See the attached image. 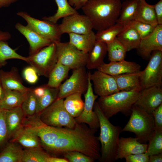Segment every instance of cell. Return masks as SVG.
<instances>
[{
	"instance_id": "26",
	"label": "cell",
	"mask_w": 162,
	"mask_h": 162,
	"mask_svg": "<svg viewBox=\"0 0 162 162\" xmlns=\"http://www.w3.org/2000/svg\"><path fill=\"white\" fill-rule=\"evenodd\" d=\"M68 34L69 42L78 50L86 53L92 50L96 41L95 34L93 31L88 34L70 33Z\"/></svg>"
},
{
	"instance_id": "14",
	"label": "cell",
	"mask_w": 162,
	"mask_h": 162,
	"mask_svg": "<svg viewBox=\"0 0 162 162\" xmlns=\"http://www.w3.org/2000/svg\"><path fill=\"white\" fill-rule=\"evenodd\" d=\"M162 104L161 86H155L142 89L134 105L152 114Z\"/></svg>"
},
{
	"instance_id": "13",
	"label": "cell",
	"mask_w": 162,
	"mask_h": 162,
	"mask_svg": "<svg viewBox=\"0 0 162 162\" xmlns=\"http://www.w3.org/2000/svg\"><path fill=\"white\" fill-rule=\"evenodd\" d=\"M58 26L62 34H88L91 32L93 29L92 23L88 17L84 14L80 15L78 13L64 17Z\"/></svg>"
},
{
	"instance_id": "45",
	"label": "cell",
	"mask_w": 162,
	"mask_h": 162,
	"mask_svg": "<svg viewBox=\"0 0 162 162\" xmlns=\"http://www.w3.org/2000/svg\"><path fill=\"white\" fill-rule=\"evenodd\" d=\"M23 75L25 80L31 84H35L38 80V74L35 69L31 66L23 70Z\"/></svg>"
},
{
	"instance_id": "48",
	"label": "cell",
	"mask_w": 162,
	"mask_h": 162,
	"mask_svg": "<svg viewBox=\"0 0 162 162\" xmlns=\"http://www.w3.org/2000/svg\"><path fill=\"white\" fill-rule=\"evenodd\" d=\"M158 25H162V0L153 5Z\"/></svg>"
},
{
	"instance_id": "46",
	"label": "cell",
	"mask_w": 162,
	"mask_h": 162,
	"mask_svg": "<svg viewBox=\"0 0 162 162\" xmlns=\"http://www.w3.org/2000/svg\"><path fill=\"white\" fill-rule=\"evenodd\" d=\"M155 126V130H162V104L152 112Z\"/></svg>"
},
{
	"instance_id": "17",
	"label": "cell",
	"mask_w": 162,
	"mask_h": 162,
	"mask_svg": "<svg viewBox=\"0 0 162 162\" xmlns=\"http://www.w3.org/2000/svg\"><path fill=\"white\" fill-rule=\"evenodd\" d=\"M15 28L25 37L28 42L29 56L35 54L52 43L50 40L32 30L27 25L25 26L18 22L16 24Z\"/></svg>"
},
{
	"instance_id": "33",
	"label": "cell",
	"mask_w": 162,
	"mask_h": 162,
	"mask_svg": "<svg viewBox=\"0 0 162 162\" xmlns=\"http://www.w3.org/2000/svg\"><path fill=\"white\" fill-rule=\"evenodd\" d=\"M70 70L68 67L57 62L49 76L47 85L50 87L58 88L62 82L68 76Z\"/></svg>"
},
{
	"instance_id": "32",
	"label": "cell",
	"mask_w": 162,
	"mask_h": 162,
	"mask_svg": "<svg viewBox=\"0 0 162 162\" xmlns=\"http://www.w3.org/2000/svg\"><path fill=\"white\" fill-rule=\"evenodd\" d=\"M82 94L76 93L68 96L64 100V107L69 114L74 118L79 116L83 110L84 103Z\"/></svg>"
},
{
	"instance_id": "21",
	"label": "cell",
	"mask_w": 162,
	"mask_h": 162,
	"mask_svg": "<svg viewBox=\"0 0 162 162\" xmlns=\"http://www.w3.org/2000/svg\"><path fill=\"white\" fill-rule=\"evenodd\" d=\"M12 138V141L17 142L26 148L41 147V146L36 131L22 124Z\"/></svg>"
},
{
	"instance_id": "39",
	"label": "cell",
	"mask_w": 162,
	"mask_h": 162,
	"mask_svg": "<svg viewBox=\"0 0 162 162\" xmlns=\"http://www.w3.org/2000/svg\"><path fill=\"white\" fill-rule=\"evenodd\" d=\"M58 92V88L50 87L46 84L44 94L40 97L38 98L36 113H39L56 99Z\"/></svg>"
},
{
	"instance_id": "7",
	"label": "cell",
	"mask_w": 162,
	"mask_h": 162,
	"mask_svg": "<svg viewBox=\"0 0 162 162\" xmlns=\"http://www.w3.org/2000/svg\"><path fill=\"white\" fill-rule=\"evenodd\" d=\"M28 57L27 63L35 69L38 75L48 77L57 63L56 43L52 42Z\"/></svg>"
},
{
	"instance_id": "37",
	"label": "cell",
	"mask_w": 162,
	"mask_h": 162,
	"mask_svg": "<svg viewBox=\"0 0 162 162\" xmlns=\"http://www.w3.org/2000/svg\"><path fill=\"white\" fill-rule=\"evenodd\" d=\"M106 44L108 59L110 62L124 60L127 51L116 38L112 41Z\"/></svg>"
},
{
	"instance_id": "3",
	"label": "cell",
	"mask_w": 162,
	"mask_h": 162,
	"mask_svg": "<svg viewBox=\"0 0 162 162\" xmlns=\"http://www.w3.org/2000/svg\"><path fill=\"white\" fill-rule=\"evenodd\" d=\"M93 110L98 118L100 134L98 137L100 143L101 162L115 161L119 136L122 129L119 126L112 124L104 114L97 101H95Z\"/></svg>"
},
{
	"instance_id": "57",
	"label": "cell",
	"mask_w": 162,
	"mask_h": 162,
	"mask_svg": "<svg viewBox=\"0 0 162 162\" xmlns=\"http://www.w3.org/2000/svg\"><path fill=\"white\" fill-rule=\"evenodd\" d=\"M125 0V1H127V0Z\"/></svg>"
},
{
	"instance_id": "56",
	"label": "cell",
	"mask_w": 162,
	"mask_h": 162,
	"mask_svg": "<svg viewBox=\"0 0 162 162\" xmlns=\"http://www.w3.org/2000/svg\"><path fill=\"white\" fill-rule=\"evenodd\" d=\"M139 1H144V0H138Z\"/></svg>"
},
{
	"instance_id": "8",
	"label": "cell",
	"mask_w": 162,
	"mask_h": 162,
	"mask_svg": "<svg viewBox=\"0 0 162 162\" xmlns=\"http://www.w3.org/2000/svg\"><path fill=\"white\" fill-rule=\"evenodd\" d=\"M57 62L65 65L70 70L85 67L88 53L78 50L69 42L56 43Z\"/></svg>"
},
{
	"instance_id": "24",
	"label": "cell",
	"mask_w": 162,
	"mask_h": 162,
	"mask_svg": "<svg viewBox=\"0 0 162 162\" xmlns=\"http://www.w3.org/2000/svg\"><path fill=\"white\" fill-rule=\"evenodd\" d=\"M116 38L124 46L127 52L137 49L141 39L136 30L128 25L124 26L123 29L117 35Z\"/></svg>"
},
{
	"instance_id": "16",
	"label": "cell",
	"mask_w": 162,
	"mask_h": 162,
	"mask_svg": "<svg viewBox=\"0 0 162 162\" xmlns=\"http://www.w3.org/2000/svg\"><path fill=\"white\" fill-rule=\"evenodd\" d=\"M137 50V54L143 59L149 60L152 52L162 51V25H158L148 36L141 38Z\"/></svg>"
},
{
	"instance_id": "30",
	"label": "cell",
	"mask_w": 162,
	"mask_h": 162,
	"mask_svg": "<svg viewBox=\"0 0 162 162\" xmlns=\"http://www.w3.org/2000/svg\"><path fill=\"white\" fill-rule=\"evenodd\" d=\"M4 90V96L0 104V108L5 110H9L21 106L28 92L9 89Z\"/></svg>"
},
{
	"instance_id": "23",
	"label": "cell",
	"mask_w": 162,
	"mask_h": 162,
	"mask_svg": "<svg viewBox=\"0 0 162 162\" xmlns=\"http://www.w3.org/2000/svg\"><path fill=\"white\" fill-rule=\"evenodd\" d=\"M142 71L127 73L113 76L120 91H129L134 90H140L142 87L140 77Z\"/></svg>"
},
{
	"instance_id": "42",
	"label": "cell",
	"mask_w": 162,
	"mask_h": 162,
	"mask_svg": "<svg viewBox=\"0 0 162 162\" xmlns=\"http://www.w3.org/2000/svg\"><path fill=\"white\" fill-rule=\"evenodd\" d=\"M9 139L5 118V110L0 108V152Z\"/></svg>"
},
{
	"instance_id": "51",
	"label": "cell",
	"mask_w": 162,
	"mask_h": 162,
	"mask_svg": "<svg viewBox=\"0 0 162 162\" xmlns=\"http://www.w3.org/2000/svg\"><path fill=\"white\" fill-rule=\"evenodd\" d=\"M11 38V35L9 32L0 30V40L7 41Z\"/></svg>"
},
{
	"instance_id": "27",
	"label": "cell",
	"mask_w": 162,
	"mask_h": 162,
	"mask_svg": "<svg viewBox=\"0 0 162 162\" xmlns=\"http://www.w3.org/2000/svg\"><path fill=\"white\" fill-rule=\"evenodd\" d=\"M140 2L138 0H129L125 1L122 3L119 16L116 23L124 26L135 20Z\"/></svg>"
},
{
	"instance_id": "29",
	"label": "cell",
	"mask_w": 162,
	"mask_h": 162,
	"mask_svg": "<svg viewBox=\"0 0 162 162\" xmlns=\"http://www.w3.org/2000/svg\"><path fill=\"white\" fill-rule=\"evenodd\" d=\"M135 20L150 25L155 27L158 25L153 5L145 1H140Z\"/></svg>"
},
{
	"instance_id": "35",
	"label": "cell",
	"mask_w": 162,
	"mask_h": 162,
	"mask_svg": "<svg viewBox=\"0 0 162 162\" xmlns=\"http://www.w3.org/2000/svg\"><path fill=\"white\" fill-rule=\"evenodd\" d=\"M21 60L27 62L28 57L18 54L15 50L12 49L6 41L0 40V68L4 66L7 61L10 59Z\"/></svg>"
},
{
	"instance_id": "19",
	"label": "cell",
	"mask_w": 162,
	"mask_h": 162,
	"mask_svg": "<svg viewBox=\"0 0 162 162\" xmlns=\"http://www.w3.org/2000/svg\"><path fill=\"white\" fill-rule=\"evenodd\" d=\"M141 66L134 62L125 60L118 62H110L103 63L98 70L112 76L140 71Z\"/></svg>"
},
{
	"instance_id": "53",
	"label": "cell",
	"mask_w": 162,
	"mask_h": 162,
	"mask_svg": "<svg viewBox=\"0 0 162 162\" xmlns=\"http://www.w3.org/2000/svg\"><path fill=\"white\" fill-rule=\"evenodd\" d=\"M47 162H68L65 158H61L50 156L48 158Z\"/></svg>"
},
{
	"instance_id": "12",
	"label": "cell",
	"mask_w": 162,
	"mask_h": 162,
	"mask_svg": "<svg viewBox=\"0 0 162 162\" xmlns=\"http://www.w3.org/2000/svg\"><path fill=\"white\" fill-rule=\"evenodd\" d=\"M90 72H88V86L86 92L84 94L85 101L83 110L81 114L74 118L76 123L86 124L90 128L98 130L100 128L99 121L93 110V106L98 96L94 93L90 77Z\"/></svg>"
},
{
	"instance_id": "25",
	"label": "cell",
	"mask_w": 162,
	"mask_h": 162,
	"mask_svg": "<svg viewBox=\"0 0 162 162\" xmlns=\"http://www.w3.org/2000/svg\"><path fill=\"white\" fill-rule=\"evenodd\" d=\"M107 53L106 44L96 41L92 50L88 53L86 68L88 70L97 69L104 63V59Z\"/></svg>"
},
{
	"instance_id": "15",
	"label": "cell",
	"mask_w": 162,
	"mask_h": 162,
	"mask_svg": "<svg viewBox=\"0 0 162 162\" xmlns=\"http://www.w3.org/2000/svg\"><path fill=\"white\" fill-rule=\"evenodd\" d=\"M90 77L94 92L98 96H108L120 91L113 76L97 70L90 73Z\"/></svg>"
},
{
	"instance_id": "4",
	"label": "cell",
	"mask_w": 162,
	"mask_h": 162,
	"mask_svg": "<svg viewBox=\"0 0 162 162\" xmlns=\"http://www.w3.org/2000/svg\"><path fill=\"white\" fill-rule=\"evenodd\" d=\"M140 90L119 91L112 94L100 97L97 102L104 115L108 119L120 112L130 115L132 106L136 102Z\"/></svg>"
},
{
	"instance_id": "1",
	"label": "cell",
	"mask_w": 162,
	"mask_h": 162,
	"mask_svg": "<svg viewBox=\"0 0 162 162\" xmlns=\"http://www.w3.org/2000/svg\"><path fill=\"white\" fill-rule=\"evenodd\" d=\"M97 130L92 129L84 123H76L73 128L65 127L62 134L47 150L55 154H63L68 151H77L99 160L100 145L95 135Z\"/></svg>"
},
{
	"instance_id": "50",
	"label": "cell",
	"mask_w": 162,
	"mask_h": 162,
	"mask_svg": "<svg viewBox=\"0 0 162 162\" xmlns=\"http://www.w3.org/2000/svg\"><path fill=\"white\" fill-rule=\"evenodd\" d=\"M162 153L149 156V162H162Z\"/></svg>"
},
{
	"instance_id": "28",
	"label": "cell",
	"mask_w": 162,
	"mask_h": 162,
	"mask_svg": "<svg viewBox=\"0 0 162 162\" xmlns=\"http://www.w3.org/2000/svg\"><path fill=\"white\" fill-rule=\"evenodd\" d=\"M24 115L21 106L5 110V120L9 139L22 125Z\"/></svg>"
},
{
	"instance_id": "22",
	"label": "cell",
	"mask_w": 162,
	"mask_h": 162,
	"mask_svg": "<svg viewBox=\"0 0 162 162\" xmlns=\"http://www.w3.org/2000/svg\"><path fill=\"white\" fill-rule=\"evenodd\" d=\"M0 79L4 89L27 92L32 89L23 84L22 79L16 68L13 67L9 71L0 70Z\"/></svg>"
},
{
	"instance_id": "34",
	"label": "cell",
	"mask_w": 162,
	"mask_h": 162,
	"mask_svg": "<svg viewBox=\"0 0 162 162\" xmlns=\"http://www.w3.org/2000/svg\"><path fill=\"white\" fill-rule=\"evenodd\" d=\"M58 7L56 13L48 17L42 19L53 24H57L58 20L69 15L78 13L76 10L69 4L68 0H55Z\"/></svg>"
},
{
	"instance_id": "10",
	"label": "cell",
	"mask_w": 162,
	"mask_h": 162,
	"mask_svg": "<svg viewBox=\"0 0 162 162\" xmlns=\"http://www.w3.org/2000/svg\"><path fill=\"white\" fill-rule=\"evenodd\" d=\"M88 86V75L85 67L73 70L72 75L58 88V99H64L71 94H84Z\"/></svg>"
},
{
	"instance_id": "2",
	"label": "cell",
	"mask_w": 162,
	"mask_h": 162,
	"mask_svg": "<svg viewBox=\"0 0 162 162\" xmlns=\"http://www.w3.org/2000/svg\"><path fill=\"white\" fill-rule=\"evenodd\" d=\"M121 4V0H88L81 8L98 31L116 23Z\"/></svg>"
},
{
	"instance_id": "9",
	"label": "cell",
	"mask_w": 162,
	"mask_h": 162,
	"mask_svg": "<svg viewBox=\"0 0 162 162\" xmlns=\"http://www.w3.org/2000/svg\"><path fill=\"white\" fill-rule=\"evenodd\" d=\"M140 77L142 89L162 85V51H153Z\"/></svg>"
},
{
	"instance_id": "6",
	"label": "cell",
	"mask_w": 162,
	"mask_h": 162,
	"mask_svg": "<svg viewBox=\"0 0 162 162\" xmlns=\"http://www.w3.org/2000/svg\"><path fill=\"white\" fill-rule=\"evenodd\" d=\"M64 99H56L52 104L38 114L45 124L56 127L73 128L76 122L68 112L64 105Z\"/></svg>"
},
{
	"instance_id": "52",
	"label": "cell",
	"mask_w": 162,
	"mask_h": 162,
	"mask_svg": "<svg viewBox=\"0 0 162 162\" xmlns=\"http://www.w3.org/2000/svg\"><path fill=\"white\" fill-rule=\"evenodd\" d=\"M18 0H0V9L7 7Z\"/></svg>"
},
{
	"instance_id": "47",
	"label": "cell",
	"mask_w": 162,
	"mask_h": 162,
	"mask_svg": "<svg viewBox=\"0 0 162 162\" xmlns=\"http://www.w3.org/2000/svg\"><path fill=\"white\" fill-rule=\"evenodd\" d=\"M124 158L126 162H149V156L144 153L130 155Z\"/></svg>"
},
{
	"instance_id": "40",
	"label": "cell",
	"mask_w": 162,
	"mask_h": 162,
	"mask_svg": "<svg viewBox=\"0 0 162 162\" xmlns=\"http://www.w3.org/2000/svg\"><path fill=\"white\" fill-rule=\"evenodd\" d=\"M146 153L149 156L162 153V130H155L150 136Z\"/></svg>"
},
{
	"instance_id": "55",
	"label": "cell",
	"mask_w": 162,
	"mask_h": 162,
	"mask_svg": "<svg viewBox=\"0 0 162 162\" xmlns=\"http://www.w3.org/2000/svg\"><path fill=\"white\" fill-rule=\"evenodd\" d=\"M5 94V90L3 88L0 79V104L3 100Z\"/></svg>"
},
{
	"instance_id": "11",
	"label": "cell",
	"mask_w": 162,
	"mask_h": 162,
	"mask_svg": "<svg viewBox=\"0 0 162 162\" xmlns=\"http://www.w3.org/2000/svg\"><path fill=\"white\" fill-rule=\"evenodd\" d=\"M17 14L26 20L28 26L41 36L52 42L56 43L60 41L62 34L58 25L34 18L25 11H20Z\"/></svg>"
},
{
	"instance_id": "20",
	"label": "cell",
	"mask_w": 162,
	"mask_h": 162,
	"mask_svg": "<svg viewBox=\"0 0 162 162\" xmlns=\"http://www.w3.org/2000/svg\"><path fill=\"white\" fill-rule=\"evenodd\" d=\"M65 128L48 126L42 122L33 129L36 132L41 146L47 150L63 134Z\"/></svg>"
},
{
	"instance_id": "41",
	"label": "cell",
	"mask_w": 162,
	"mask_h": 162,
	"mask_svg": "<svg viewBox=\"0 0 162 162\" xmlns=\"http://www.w3.org/2000/svg\"><path fill=\"white\" fill-rule=\"evenodd\" d=\"M38 104V98L34 94L33 89L28 91L21 105V108L25 115L32 116L36 113Z\"/></svg>"
},
{
	"instance_id": "44",
	"label": "cell",
	"mask_w": 162,
	"mask_h": 162,
	"mask_svg": "<svg viewBox=\"0 0 162 162\" xmlns=\"http://www.w3.org/2000/svg\"><path fill=\"white\" fill-rule=\"evenodd\" d=\"M63 155L68 162H94V161L90 157L77 151L67 152Z\"/></svg>"
},
{
	"instance_id": "38",
	"label": "cell",
	"mask_w": 162,
	"mask_h": 162,
	"mask_svg": "<svg viewBox=\"0 0 162 162\" xmlns=\"http://www.w3.org/2000/svg\"><path fill=\"white\" fill-rule=\"evenodd\" d=\"M124 26L118 23L106 29L97 31L95 34L96 40L108 44L112 41L121 32Z\"/></svg>"
},
{
	"instance_id": "31",
	"label": "cell",
	"mask_w": 162,
	"mask_h": 162,
	"mask_svg": "<svg viewBox=\"0 0 162 162\" xmlns=\"http://www.w3.org/2000/svg\"><path fill=\"white\" fill-rule=\"evenodd\" d=\"M23 150L14 142H8L0 152V162H21Z\"/></svg>"
},
{
	"instance_id": "36",
	"label": "cell",
	"mask_w": 162,
	"mask_h": 162,
	"mask_svg": "<svg viewBox=\"0 0 162 162\" xmlns=\"http://www.w3.org/2000/svg\"><path fill=\"white\" fill-rule=\"evenodd\" d=\"M50 156L41 147L26 148L23 150L21 162H47Z\"/></svg>"
},
{
	"instance_id": "18",
	"label": "cell",
	"mask_w": 162,
	"mask_h": 162,
	"mask_svg": "<svg viewBox=\"0 0 162 162\" xmlns=\"http://www.w3.org/2000/svg\"><path fill=\"white\" fill-rule=\"evenodd\" d=\"M148 145L140 143L135 137H121L118 140L116 160L122 159L131 154L146 153Z\"/></svg>"
},
{
	"instance_id": "5",
	"label": "cell",
	"mask_w": 162,
	"mask_h": 162,
	"mask_svg": "<svg viewBox=\"0 0 162 162\" xmlns=\"http://www.w3.org/2000/svg\"><path fill=\"white\" fill-rule=\"evenodd\" d=\"M130 116L129 121L122 129V132L133 133L139 142L146 144L155 130L153 116L134 105Z\"/></svg>"
},
{
	"instance_id": "49",
	"label": "cell",
	"mask_w": 162,
	"mask_h": 162,
	"mask_svg": "<svg viewBox=\"0 0 162 162\" xmlns=\"http://www.w3.org/2000/svg\"><path fill=\"white\" fill-rule=\"evenodd\" d=\"M45 88L46 84L33 89V91L37 98H39L44 95L45 92Z\"/></svg>"
},
{
	"instance_id": "43",
	"label": "cell",
	"mask_w": 162,
	"mask_h": 162,
	"mask_svg": "<svg viewBox=\"0 0 162 162\" xmlns=\"http://www.w3.org/2000/svg\"><path fill=\"white\" fill-rule=\"evenodd\" d=\"M127 25H129L135 29L139 33L141 38L151 34L155 28L150 25L136 20L131 22Z\"/></svg>"
},
{
	"instance_id": "54",
	"label": "cell",
	"mask_w": 162,
	"mask_h": 162,
	"mask_svg": "<svg viewBox=\"0 0 162 162\" xmlns=\"http://www.w3.org/2000/svg\"><path fill=\"white\" fill-rule=\"evenodd\" d=\"M68 2L70 6H74L76 10L80 9V0H68Z\"/></svg>"
}]
</instances>
